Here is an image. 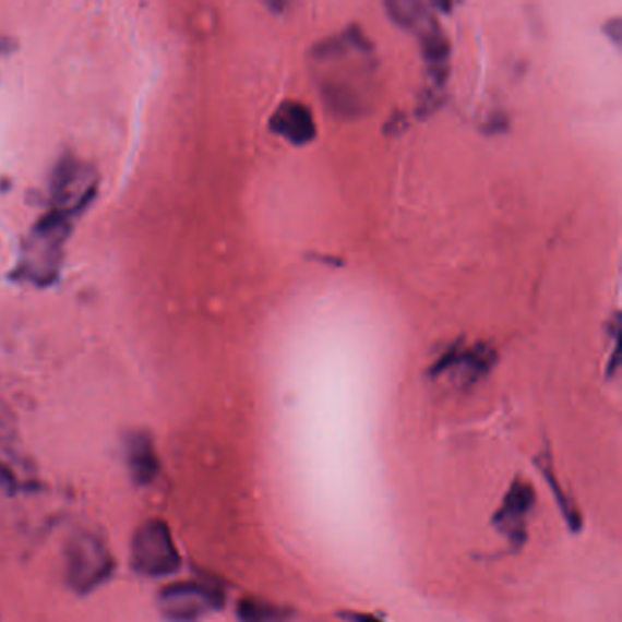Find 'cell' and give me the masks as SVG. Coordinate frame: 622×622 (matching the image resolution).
Here are the masks:
<instances>
[{
	"mask_svg": "<svg viewBox=\"0 0 622 622\" xmlns=\"http://www.w3.org/2000/svg\"><path fill=\"white\" fill-rule=\"evenodd\" d=\"M132 566L146 577H167L181 566L178 546L163 521H146L132 540Z\"/></svg>",
	"mask_w": 622,
	"mask_h": 622,
	"instance_id": "1",
	"label": "cell"
},
{
	"mask_svg": "<svg viewBox=\"0 0 622 622\" xmlns=\"http://www.w3.org/2000/svg\"><path fill=\"white\" fill-rule=\"evenodd\" d=\"M67 581L79 594H88L108 581L113 570L110 551L94 534H79L67 546Z\"/></svg>",
	"mask_w": 622,
	"mask_h": 622,
	"instance_id": "2",
	"label": "cell"
},
{
	"mask_svg": "<svg viewBox=\"0 0 622 622\" xmlns=\"http://www.w3.org/2000/svg\"><path fill=\"white\" fill-rule=\"evenodd\" d=\"M225 602L222 589L205 583H176L159 595V610L168 621L198 622Z\"/></svg>",
	"mask_w": 622,
	"mask_h": 622,
	"instance_id": "3",
	"label": "cell"
},
{
	"mask_svg": "<svg viewBox=\"0 0 622 622\" xmlns=\"http://www.w3.org/2000/svg\"><path fill=\"white\" fill-rule=\"evenodd\" d=\"M537 494L528 480L517 478L510 486L501 506L494 512L491 523L515 548H523L528 539V518L534 512Z\"/></svg>",
	"mask_w": 622,
	"mask_h": 622,
	"instance_id": "4",
	"label": "cell"
},
{
	"mask_svg": "<svg viewBox=\"0 0 622 622\" xmlns=\"http://www.w3.org/2000/svg\"><path fill=\"white\" fill-rule=\"evenodd\" d=\"M271 130L292 145H309L316 137V121L306 103L285 100L271 117Z\"/></svg>",
	"mask_w": 622,
	"mask_h": 622,
	"instance_id": "5",
	"label": "cell"
},
{
	"mask_svg": "<svg viewBox=\"0 0 622 622\" xmlns=\"http://www.w3.org/2000/svg\"><path fill=\"white\" fill-rule=\"evenodd\" d=\"M420 43H422V56L428 62L429 73L433 77L434 83L442 86L447 79V62H450V40L445 37L444 32L440 28L436 21L426 26L418 34Z\"/></svg>",
	"mask_w": 622,
	"mask_h": 622,
	"instance_id": "6",
	"label": "cell"
},
{
	"mask_svg": "<svg viewBox=\"0 0 622 622\" xmlns=\"http://www.w3.org/2000/svg\"><path fill=\"white\" fill-rule=\"evenodd\" d=\"M127 464L135 482L151 483L159 473V460L152 440L143 433L130 434L127 440Z\"/></svg>",
	"mask_w": 622,
	"mask_h": 622,
	"instance_id": "7",
	"label": "cell"
},
{
	"mask_svg": "<svg viewBox=\"0 0 622 622\" xmlns=\"http://www.w3.org/2000/svg\"><path fill=\"white\" fill-rule=\"evenodd\" d=\"M497 361V352L489 345L478 344L471 349L458 350L450 371H456L462 385H475L486 379Z\"/></svg>",
	"mask_w": 622,
	"mask_h": 622,
	"instance_id": "8",
	"label": "cell"
},
{
	"mask_svg": "<svg viewBox=\"0 0 622 622\" xmlns=\"http://www.w3.org/2000/svg\"><path fill=\"white\" fill-rule=\"evenodd\" d=\"M385 10L393 19V23L417 35L434 19L428 12V4L412 2V0H391L385 4Z\"/></svg>",
	"mask_w": 622,
	"mask_h": 622,
	"instance_id": "9",
	"label": "cell"
},
{
	"mask_svg": "<svg viewBox=\"0 0 622 622\" xmlns=\"http://www.w3.org/2000/svg\"><path fill=\"white\" fill-rule=\"evenodd\" d=\"M537 464H539L540 471L545 475L546 482L550 483L551 491L555 494L557 504L561 507L562 517L566 521L567 526L572 531H581L583 528V517H581V512H577V507L573 504L570 499H567L566 493L562 491L561 483L557 480V473L553 469V462H551V456L546 453L545 456L537 458Z\"/></svg>",
	"mask_w": 622,
	"mask_h": 622,
	"instance_id": "10",
	"label": "cell"
},
{
	"mask_svg": "<svg viewBox=\"0 0 622 622\" xmlns=\"http://www.w3.org/2000/svg\"><path fill=\"white\" fill-rule=\"evenodd\" d=\"M238 619L239 622H289L290 613L262 599H243L239 600Z\"/></svg>",
	"mask_w": 622,
	"mask_h": 622,
	"instance_id": "11",
	"label": "cell"
},
{
	"mask_svg": "<svg viewBox=\"0 0 622 622\" xmlns=\"http://www.w3.org/2000/svg\"><path fill=\"white\" fill-rule=\"evenodd\" d=\"M19 488V480L15 473L10 467L0 464V491H15Z\"/></svg>",
	"mask_w": 622,
	"mask_h": 622,
	"instance_id": "12",
	"label": "cell"
},
{
	"mask_svg": "<svg viewBox=\"0 0 622 622\" xmlns=\"http://www.w3.org/2000/svg\"><path fill=\"white\" fill-rule=\"evenodd\" d=\"M342 617L349 622H384L380 617L372 615V613H361V611H347Z\"/></svg>",
	"mask_w": 622,
	"mask_h": 622,
	"instance_id": "13",
	"label": "cell"
},
{
	"mask_svg": "<svg viewBox=\"0 0 622 622\" xmlns=\"http://www.w3.org/2000/svg\"><path fill=\"white\" fill-rule=\"evenodd\" d=\"M606 28H610L606 29V34L611 35V39H613V43H615L617 46L621 45V32H622L621 19L617 17L613 19V21H608V24H606Z\"/></svg>",
	"mask_w": 622,
	"mask_h": 622,
	"instance_id": "14",
	"label": "cell"
}]
</instances>
